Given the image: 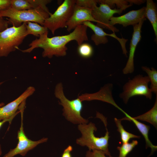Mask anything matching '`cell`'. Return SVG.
I'll use <instances>...</instances> for the list:
<instances>
[{
  "mask_svg": "<svg viewBox=\"0 0 157 157\" xmlns=\"http://www.w3.org/2000/svg\"><path fill=\"white\" fill-rule=\"evenodd\" d=\"M35 91V89L33 87L30 86L16 99L6 105L0 107V121L14 118L20 112V111H17L19 108L20 104L25 101Z\"/></svg>",
  "mask_w": 157,
  "mask_h": 157,
  "instance_id": "10",
  "label": "cell"
},
{
  "mask_svg": "<svg viewBox=\"0 0 157 157\" xmlns=\"http://www.w3.org/2000/svg\"><path fill=\"white\" fill-rule=\"evenodd\" d=\"M73 148L71 145L68 146L64 150L61 157H72L71 152Z\"/></svg>",
  "mask_w": 157,
  "mask_h": 157,
  "instance_id": "30",
  "label": "cell"
},
{
  "mask_svg": "<svg viewBox=\"0 0 157 157\" xmlns=\"http://www.w3.org/2000/svg\"><path fill=\"white\" fill-rule=\"evenodd\" d=\"M10 4V0H0V11L9 8Z\"/></svg>",
  "mask_w": 157,
  "mask_h": 157,
  "instance_id": "28",
  "label": "cell"
},
{
  "mask_svg": "<svg viewBox=\"0 0 157 157\" xmlns=\"http://www.w3.org/2000/svg\"><path fill=\"white\" fill-rule=\"evenodd\" d=\"M24 108L20 110L21 115V124L19 130L17 132L18 143L15 148L11 149L9 152L3 157H13L19 154L24 156L29 150L33 149L38 144L46 142L47 138H44L37 141H34L28 139L24 131L23 124V112Z\"/></svg>",
  "mask_w": 157,
  "mask_h": 157,
  "instance_id": "8",
  "label": "cell"
},
{
  "mask_svg": "<svg viewBox=\"0 0 157 157\" xmlns=\"http://www.w3.org/2000/svg\"><path fill=\"white\" fill-rule=\"evenodd\" d=\"M99 4V6H96L92 11V16L97 21L96 25L112 31L113 33L118 32L119 30L116 27L110 25L109 22L114 14H120L123 10L116 8L112 9L106 4Z\"/></svg>",
  "mask_w": 157,
  "mask_h": 157,
  "instance_id": "9",
  "label": "cell"
},
{
  "mask_svg": "<svg viewBox=\"0 0 157 157\" xmlns=\"http://www.w3.org/2000/svg\"><path fill=\"white\" fill-rule=\"evenodd\" d=\"M3 82H0V86L2 85L3 83Z\"/></svg>",
  "mask_w": 157,
  "mask_h": 157,
  "instance_id": "34",
  "label": "cell"
},
{
  "mask_svg": "<svg viewBox=\"0 0 157 157\" xmlns=\"http://www.w3.org/2000/svg\"><path fill=\"white\" fill-rule=\"evenodd\" d=\"M79 55L84 58L91 57L92 55L93 50L92 46L88 43H82L79 45L77 49Z\"/></svg>",
  "mask_w": 157,
  "mask_h": 157,
  "instance_id": "25",
  "label": "cell"
},
{
  "mask_svg": "<svg viewBox=\"0 0 157 157\" xmlns=\"http://www.w3.org/2000/svg\"><path fill=\"white\" fill-rule=\"evenodd\" d=\"M97 2L95 0H76V5L82 7L92 10L97 6Z\"/></svg>",
  "mask_w": 157,
  "mask_h": 157,
  "instance_id": "26",
  "label": "cell"
},
{
  "mask_svg": "<svg viewBox=\"0 0 157 157\" xmlns=\"http://www.w3.org/2000/svg\"><path fill=\"white\" fill-rule=\"evenodd\" d=\"M138 144L137 140H133L131 142L123 143L121 146L117 147V149L119 151L118 157H126Z\"/></svg>",
  "mask_w": 157,
  "mask_h": 157,
  "instance_id": "24",
  "label": "cell"
},
{
  "mask_svg": "<svg viewBox=\"0 0 157 157\" xmlns=\"http://www.w3.org/2000/svg\"><path fill=\"white\" fill-rule=\"evenodd\" d=\"M105 153L101 151L94 150L86 152V157H107Z\"/></svg>",
  "mask_w": 157,
  "mask_h": 157,
  "instance_id": "27",
  "label": "cell"
},
{
  "mask_svg": "<svg viewBox=\"0 0 157 157\" xmlns=\"http://www.w3.org/2000/svg\"><path fill=\"white\" fill-rule=\"evenodd\" d=\"M87 28L86 26L81 24L69 34L51 38L48 37V33H47L40 35L38 39L33 41L29 45V48L19 50L23 53H30L34 49L40 48L43 49L42 55L43 57L50 58L53 56H63L67 54V48L66 45L68 42L75 40L79 46L88 40Z\"/></svg>",
  "mask_w": 157,
  "mask_h": 157,
  "instance_id": "1",
  "label": "cell"
},
{
  "mask_svg": "<svg viewBox=\"0 0 157 157\" xmlns=\"http://www.w3.org/2000/svg\"><path fill=\"white\" fill-rule=\"evenodd\" d=\"M114 121L117 128V131L120 133L121 139L123 143L129 142L130 140L133 138H139L140 136L135 135L126 131L121 124V119H114Z\"/></svg>",
  "mask_w": 157,
  "mask_h": 157,
  "instance_id": "21",
  "label": "cell"
},
{
  "mask_svg": "<svg viewBox=\"0 0 157 157\" xmlns=\"http://www.w3.org/2000/svg\"><path fill=\"white\" fill-rule=\"evenodd\" d=\"M146 19L141 20L138 24L133 26V31L130 42V50L128 59L126 65L122 70L124 74L133 73L134 70V58L137 46L141 39V28Z\"/></svg>",
  "mask_w": 157,
  "mask_h": 157,
  "instance_id": "13",
  "label": "cell"
},
{
  "mask_svg": "<svg viewBox=\"0 0 157 157\" xmlns=\"http://www.w3.org/2000/svg\"><path fill=\"white\" fill-rule=\"evenodd\" d=\"M50 15L41 7L35 9L18 10L9 8L0 11V17H8L9 24L13 26L19 27L24 23L32 22L37 23L43 26L46 19Z\"/></svg>",
  "mask_w": 157,
  "mask_h": 157,
  "instance_id": "3",
  "label": "cell"
},
{
  "mask_svg": "<svg viewBox=\"0 0 157 157\" xmlns=\"http://www.w3.org/2000/svg\"><path fill=\"white\" fill-rule=\"evenodd\" d=\"M27 35L26 23L0 31V57H7L10 53L19 49V46Z\"/></svg>",
  "mask_w": 157,
  "mask_h": 157,
  "instance_id": "5",
  "label": "cell"
},
{
  "mask_svg": "<svg viewBox=\"0 0 157 157\" xmlns=\"http://www.w3.org/2000/svg\"><path fill=\"white\" fill-rule=\"evenodd\" d=\"M82 24L89 28L93 31L94 34L91 36V39L96 45L104 44L107 43L108 41L107 37V36L112 37L119 42L121 45L123 54L125 56H127V51L126 47V43L128 40L127 39L118 38L115 33L111 34L107 33L103 28L95 25L91 22L86 21L83 22Z\"/></svg>",
  "mask_w": 157,
  "mask_h": 157,
  "instance_id": "11",
  "label": "cell"
},
{
  "mask_svg": "<svg viewBox=\"0 0 157 157\" xmlns=\"http://www.w3.org/2000/svg\"><path fill=\"white\" fill-rule=\"evenodd\" d=\"M149 82L147 76L137 75L124 85L123 91L119 94V97L125 104L127 103L130 98L136 96H143L151 99L152 92L148 86Z\"/></svg>",
  "mask_w": 157,
  "mask_h": 157,
  "instance_id": "6",
  "label": "cell"
},
{
  "mask_svg": "<svg viewBox=\"0 0 157 157\" xmlns=\"http://www.w3.org/2000/svg\"><path fill=\"white\" fill-rule=\"evenodd\" d=\"M125 115L126 117L121 119L122 120H126L132 121L134 123L144 138L146 142V148L149 147L151 148V155L153 154L157 150V147L153 145L149 138L148 135L150 129L149 126L142 123L137 120L135 119L127 113Z\"/></svg>",
  "mask_w": 157,
  "mask_h": 157,
  "instance_id": "16",
  "label": "cell"
},
{
  "mask_svg": "<svg viewBox=\"0 0 157 157\" xmlns=\"http://www.w3.org/2000/svg\"><path fill=\"white\" fill-rule=\"evenodd\" d=\"M101 119L103 121L106 128V132L103 137H96L94 131L97 130L95 124L92 122L88 124L78 125V129L81 134V137L77 139L76 143L81 146H86L89 150H96L104 152L106 155L110 156L109 151L108 140L110 138L109 132L107 128L106 118L102 117Z\"/></svg>",
  "mask_w": 157,
  "mask_h": 157,
  "instance_id": "2",
  "label": "cell"
},
{
  "mask_svg": "<svg viewBox=\"0 0 157 157\" xmlns=\"http://www.w3.org/2000/svg\"><path fill=\"white\" fill-rule=\"evenodd\" d=\"M54 94L56 97L59 100L60 104L63 107V115L68 121L78 125L88 123V120L81 115L83 107L82 101L78 97L72 100L67 99L64 94L61 83L56 85Z\"/></svg>",
  "mask_w": 157,
  "mask_h": 157,
  "instance_id": "4",
  "label": "cell"
},
{
  "mask_svg": "<svg viewBox=\"0 0 157 157\" xmlns=\"http://www.w3.org/2000/svg\"><path fill=\"white\" fill-rule=\"evenodd\" d=\"M26 27L27 35L31 34L39 37L41 35L48 33L47 28L35 22H29L26 23Z\"/></svg>",
  "mask_w": 157,
  "mask_h": 157,
  "instance_id": "20",
  "label": "cell"
},
{
  "mask_svg": "<svg viewBox=\"0 0 157 157\" xmlns=\"http://www.w3.org/2000/svg\"><path fill=\"white\" fill-rule=\"evenodd\" d=\"M109 157H113V156H111L110 155V156H109Z\"/></svg>",
  "mask_w": 157,
  "mask_h": 157,
  "instance_id": "35",
  "label": "cell"
},
{
  "mask_svg": "<svg viewBox=\"0 0 157 157\" xmlns=\"http://www.w3.org/2000/svg\"><path fill=\"white\" fill-rule=\"evenodd\" d=\"M97 1L99 4H106L112 9H114L116 6V8L123 10L132 6L133 4V0H97Z\"/></svg>",
  "mask_w": 157,
  "mask_h": 157,
  "instance_id": "19",
  "label": "cell"
},
{
  "mask_svg": "<svg viewBox=\"0 0 157 157\" xmlns=\"http://www.w3.org/2000/svg\"><path fill=\"white\" fill-rule=\"evenodd\" d=\"M92 11L91 9L75 4L72 14L66 24L67 31L70 32L86 21L93 22L97 23V21L92 16Z\"/></svg>",
  "mask_w": 157,
  "mask_h": 157,
  "instance_id": "14",
  "label": "cell"
},
{
  "mask_svg": "<svg viewBox=\"0 0 157 157\" xmlns=\"http://www.w3.org/2000/svg\"><path fill=\"white\" fill-rule=\"evenodd\" d=\"M113 85L108 83L104 85L98 92L91 94L85 93L79 96L82 101L98 100L109 103L117 108L124 114L126 113L118 106L114 100L112 95Z\"/></svg>",
  "mask_w": 157,
  "mask_h": 157,
  "instance_id": "12",
  "label": "cell"
},
{
  "mask_svg": "<svg viewBox=\"0 0 157 157\" xmlns=\"http://www.w3.org/2000/svg\"><path fill=\"white\" fill-rule=\"evenodd\" d=\"M136 120L147 122L157 129V95L153 107L149 110L140 115L133 117Z\"/></svg>",
  "mask_w": 157,
  "mask_h": 157,
  "instance_id": "18",
  "label": "cell"
},
{
  "mask_svg": "<svg viewBox=\"0 0 157 157\" xmlns=\"http://www.w3.org/2000/svg\"><path fill=\"white\" fill-rule=\"evenodd\" d=\"M1 154V146L0 144V156Z\"/></svg>",
  "mask_w": 157,
  "mask_h": 157,
  "instance_id": "33",
  "label": "cell"
},
{
  "mask_svg": "<svg viewBox=\"0 0 157 157\" xmlns=\"http://www.w3.org/2000/svg\"><path fill=\"white\" fill-rule=\"evenodd\" d=\"M145 7L137 10H132L120 16L113 17L110 19L109 24L111 26L119 24L123 27L138 24L142 20L146 19L144 17Z\"/></svg>",
  "mask_w": 157,
  "mask_h": 157,
  "instance_id": "15",
  "label": "cell"
},
{
  "mask_svg": "<svg viewBox=\"0 0 157 157\" xmlns=\"http://www.w3.org/2000/svg\"><path fill=\"white\" fill-rule=\"evenodd\" d=\"M144 17L150 22L156 38H157V11L156 4L152 0H147Z\"/></svg>",
  "mask_w": 157,
  "mask_h": 157,
  "instance_id": "17",
  "label": "cell"
},
{
  "mask_svg": "<svg viewBox=\"0 0 157 157\" xmlns=\"http://www.w3.org/2000/svg\"><path fill=\"white\" fill-rule=\"evenodd\" d=\"M9 24V22L7 20L0 17V31H3L8 28Z\"/></svg>",
  "mask_w": 157,
  "mask_h": 157,
  "instance_id": "29",
  "label": "cell"
},
{
  "mask_svg": "<svg viewBox=\"0 0 157 157\" xmlns=\"http://www.w3.org/2000/svg\"><path fill=\"white\" fill-rule=\"evenodd\" d=\"M142 69L148 75L150 82V89L152 93L157 95V71L153 67L150 69L147 66H142Z\"/></svg>",
  "mask_w": 157,
  "mask_h": 157,
  "instance_id": "23",
  "label": "cell"
},
{
  "mask_svg": "<svg viewBox=\"0 0 157 157\" xmlns=\"http://www.w3.org/2000/svg\"><path fill=\"white\" fill-rule=\"evenodd\" d=\"M13 118H12L9 119H5L0 121V129L3 124L7 122H8L10 124L11 123Z\"/></svg>",
  "mask_w": 157,
  "mask_h": 157,
  "instance_id": "31",
  "label": "cell"
},
{
  "mask_svg": "<svg viewBox=\"0 0 157 157\" xmlns=\"http://www.w3.org/2000/svg\"><path fill=\"white\" fill-rule=\"evenodd\" d=\"M4 105V103L2 102L0 103V107H1Z\"/></svg>",
  "mask_w": 157,
  "mask_h": 157,
  "instance_id": "32",
  "label": "cell"
},
{
  "mask_svg": "<svg viewBox=\"0 0 157 157\" xmlns=\"http://www.w3.org/2000/svg\"><path fill=\"white\" fill-rule=\"evenodd\" d=\"M10 7L16 10H22L36 8L32 0H10Z\"/></svg>",
  "mask_w": 157,
  "mask_h": 157,
  "instance_id": "22",
  "label": "cell"
},
{
  "mask_svg": "<svg viewBox=\"0 0 157 157\" xmlns=\"http://www.w3.org/2000/svg\"><path fill=\"white\" fill-rule=\"evenodd\" d=\"M76 0H65L52 15L45 20L43 26L54 35L59 28L66 27L76 4Z\"/></svg>",
  "mask_w": 157,
  "mask_h": 157,
  "instance_id": "7",
  "label": "cell"
}]
</instances>
